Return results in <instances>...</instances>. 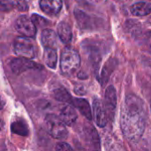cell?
<instances>
[{"label":"cell","instance_id":"cell-3","mask_svg":"<svg viewBox=\"0 0 151 151\" xmlns=\"http://www.w3.org/2000/svg\"><path fill=\"white\" fill-rule=\"evenodd\" d=\"M45 127L50 135L58 140H65L68 136L66 125L55 114H48L45 117Z\"/></svg>","mask_w":151,"mask_h":151},{"label":"cell","instance_id":"cell-22","mask_svg":"<svg viewBox=\"0 0 151 151\" xmlns=\"http://www.w3.org/2000/svg\"><path fill=\"white\" fill-rule=\"evenodd\" d=\"M56 151H73V150L68 143L61 142L56 145Z\"/></svg>","mask_w":151,"mask_h":151},{"label":"cell","instance_id":"cell-15","mask_svg":"<svg viewBox=\"0 0 151 151\" xmlns=\"http://www.w3.org/2000/svg\"><path fill=\"white\" fill-rule=\"evenodd\" d=\"M58 35L60 38V40L65 42L68 43L71 42L73 35L70 26L66 22H60L58 26Z\"/></svg>","mask_w":151,"mask_h":151},{"label":"cell","instance_id":"cell-12","mask_svg":"<svg viewBox=\"0 0 151 151\" xmlns=\"http://www.w3.org/2000/svg\"><path fill=\"white\" fill-rule=\"evenodd\" d=\"M41 40L44 48L55 49L57 45V34L51 29H44L42 32Z\"/></svg>","mask_w":151,"mask_h":151},{"label":"cell","instance_id":"cell-10","mask_svg":"<svg viewBox=\"0 0 151 151\" xmlns=\"http://www.w3.org/2000/svg\"><path fill=\"white\" fill-rule=\"evenodd\" d=\"M40 6L48 15H57L62 9V0H41Z\"/></svg>","mask_w":151,"mask_h":151},{"label":"cell","instance_id":"cell-8","mask_svg":"<svg viewBox=\"0 0 151 151\" xmlns=\"http://www.w3.org/2000/svg\"><path fill=\"white\" fill-rule=\"evenodd\" d=\"M93 118L99 127H104L107 124V114L104 110V104L97 97H94L92 103Z\"/></svg>","mask_w":151,"mask_h":151},{"label":"cell","instance_id":"cell-24","mask_svg":"<svg viewBox=\"0 0 151 151\" xmlns=\"http://www.w3.org/2000/svg\"><path fill=\"white\" fill-rule=\"evenodd\" d=\"M146 40H147L149 45L151 47V31L148 32V33L146 34Z\"/></svg>","mask_w":151,"mask_h":151},{"label":"cell","instance_id":"cell-16","mask_svg":"<svg viewBox=\"0 0 151 151\" xmlns=\"http://www.w3.org/2000/svg\"><path fill=\"white\" fill-rule=\"evenodd\" d=\"M43 60L46 65L51 69H55L58 62V54L55 49L45 48L43 54Z\"/></svg>","mask_w":151,"mask_h":151},{"label":"cell","instance_id":"cell-11","mask_svg":"<svg viewBox=\"0 0 151 151\" xmlns=\"http://www.w3.org/2000/svg\"><path fill=\"white\" fill-rule=\"evenodd\" d=\"M72 105L79 110V111L88 120H92V109L89 103L83 98H73Z\"/></svg>","mask_w":151,"mask_h":151},{"label":"cell","instance_id":"cell-19","mask_svg":"<svg viewBox=\"0 0 151 151\" xmlns=\"http://www.w3.org/2000/svg\"><path fill=\"white\" fill-rule=\"evenodd\" d=\"M74 15H75V18L77 19V22L79 23V25L81 27H88V21L89 20V18L88 17L87 14H85L83 12H81V10H78L76 9L74 11Z\"/></svg>","mask_w":151,"mask_h":151},{"label":"cell","instance_id":"cell-1","mask_svg":"<svg viewBox=\"0 0 151 151\" xmlns=\"http://www.w3.org/2000/svg\"><path fill=\"white\" fill-rule=\"evenodd\" d=\"M146 115L143 101L135 95H128L120 115V127L126 139L130 142H137L141 139L146 128Z\"/></svg>","mask_w":151,"mask_h":151},{"label":"cell","instance_id":"cell-5","mask_svg":"<svg viewBox=\"0 0 151 151\" xmlns=\"http://www.w3.org/2000/svg\"><path fill=\"white\" fill-rule=\"evenodd\" d=\"M117 92L113 86H109L104 93V106L107 114V118L109 120L112 121L114 119L116 108H117Z\"/></svg>","mask_w":151,"mask_h":151},{"label":"cell","instance_id":"cell-2","mask_svg":"<svg viewBox=\"0 0 151 151\" xmlns=\"http://www.w3.org/2000/svg\"><path fill=\"white\" fill-rule=\"evenodd\" d=\"M81 66V57L79 53L71 47L63 50L60 58V69L65 75L73 74Z\"/></svg>","mask_w":151,"mask_h":151},{"label":"cell","instance_id":"cell-6","mask_svg":"<svg viewBox=\"0 0 151 151\" xmlns=\"http://www.w3.org/2000/svg\"><path fill=\"white\" fill-rule=\"evenodd\" d=\"M15 28L19 34L25 37H34L36 34V26L33 20L26 15L20 16L16 19Z\"/></svg>","mask_w":151,"mask_h":151},{"label":"cell","instance_id":"cell-23","mask_svg":"<svg viewBox=\"0 0 151 151\" xmlns=\"http://www.w3.org/2000/svg\"><path fill=\"white\" fill-rule=\"evenodd\" d=\"M74 92L77 94V95H80V96H84L86 94V88L84 86H77L75 88H74Z\"/></svg>","mask_w":151,"mask_h":151},{"label":"cell","instance_id":"cell-20","mask_svg":"<svg viewBox=\"0 0 151 151\" xmlns=\"http://www.w3.org/2000/svg\"><path fill=\"white\" fill-rule=\"evenodd\" d=\"M31 19L33 20L35 25L38 27H43L48 25V21L44 18H42L39 15H36V14H33L31 17Z\"/></svg>","mask_w":151,"mask_h":151},{"label":"cell","instance_id":"cell-25","mask_svg":"<svg viewBox=\"0 0 151 151\" xmlns=\"http://www.w3.org/2000/svg\"><path fill=\"white\" fill-rule=\"evenodd\" d=\"M150 108H151V104H150Z\"/></svg>","mask_w":151,"mask_h":151},{"label":"cell","instance_id":"cell-18","mask_svg":"<svg viewBox=\"0 0 151 151\" xmlns=\"http://www.w3.org/2000/svg\"><path fill=\"white\" fill-rule=\"evenodd\" d=\"M113 66H114V65H113V63H111V60L109 61L105 65V66L102 72L101 77H100V81H101L102 85H104V83L108 81V79L111 75V73L113 71V68H114Z\"/></svg>","mask_w":151,"mask_h":151},{"label":"cell","instance_id":"cell-4","mask_svg":"<svg viewBox=\"0 0 151 151\" xmlns=\"http://www.w3.org/2000/svg\"><path fill=\"white\" fill-rule=\"evenodd\" d=\"M35 44L28 37L19 36L13 42V50L15 54L20 58H33L35 54Z\"/></svg>","mask_w":151,"mask_h":151},{"label":"cell","instance_id":"cell-21","mask_svg":"<svg viewBox=\"0 0 151 151\" xmlns=\"http://www.w3.org/2000/svg\"><path fill=\"white\" fill-rule=\"evenodd\" d=\"M13 4V8L17 9L18 11L20 12H26L28 10V5L25 0H17L12 3Z\"/></svg>","mask_w":151,"mask_h":151},{"label":"cell","instance_id":"cell-7","mask_svg":"<svg viewBox=\"0 0 151 151\" xmlns=\"http://www.w3.org/2000/svg\"><path fill=\"white\" fill-rule=\"evenodd\" d=\"M10 66L12 73L15 74H20L27 70H41L42 68L41 65L25 58H18L12 59L11 61Z\"/></svg>","mask_w":151,"mask_h":151},{"label":"cell","instance_id":"cell-17","mask_svg":"<svg viewBox=\"0 0 151 151\" xmlns=\"http://www.w3.org/2000/svg\"><path fill=\"white\" fill-rule=\"evenodd\" d=\"M53 96L58 101L71 104H73V98L71 96V95L67 92L65 88H63L55 89L53 92Z\"/></svg>","mask_w":151,"mask_h":151},{"label":"cell","instance_id":"cell-9","mask_svg":"<svg viewBox=\"0 0 151 151\" xmlns=\"http://www.w3.org/2000/svg\"><path fill=\"white\" fill-rule=\"evenodd\" d=\"M59 117L67 126H73L78 118L74 107L71 104H63L60 106Z\"/></svg>","mask_w":151,"mask_h":151},{"label":"cell","instance_id":"cell-14","mask_svg":"<svg viewBox=\"0 0 151 151\" xmlns=\"http://www.w3.org/2000/svg\"><path fill=\"white\" fill-rule=\"evenodd\" d=\"M131 12L134 16H147L151 13V3L148 2H139L133 4L130 8Z\"/></svg>","mask_w":151,"mask_h":151},{"label":"cell","instance_id":"cell-13","mask_svg":"<svg viewBox=\"0 0 151 151\" xmlns=\"http://www.w3.org/2000/svg\"><path fill=\"white\" fill-rule=\"evenodd\" d=\"M11 131L12 134L24 137L27 136L29 134L28 126L22 119H16L14 121H12L11 125Z\"/></svg>","mask_w":151,"mask_h":151}]
</instances>
